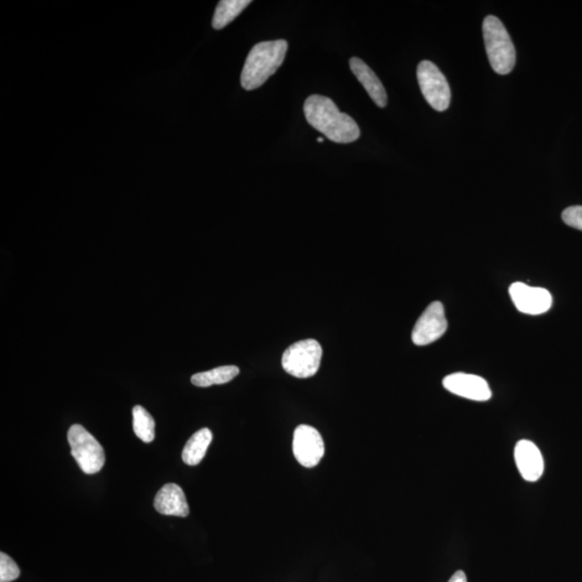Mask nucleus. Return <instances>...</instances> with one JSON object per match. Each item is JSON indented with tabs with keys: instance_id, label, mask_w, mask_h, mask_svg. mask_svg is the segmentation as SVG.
I'll return each mask as SVG.
<instances>
[{
	"instance_id": "obj_1",
	"label": "nucleus",
	"mask_w": 582,
	"mask_h": 582,
	"mask_svg": "<svg viewBox=\"0 0 582 582\" xmlns=\"http://www.w3.org/2000/svg\"><path fill=\"white\" fill-rule=\"evenodd\" d=\"M303 109L306 121L331 142L350 144L361 137V129L354 119L340 112L330 98L312 96L306 98Z\"/></svg>"
},
{
	"instance_id": "obj_2",
	"label": "nucleus",
	"mask_w": 582,
	"mask_h": 582,
	"mask_svg": "<svg viewBox=\"0 0 582 582\" xmlns=\"http://www.w3.org/2000/svg\"><path fill=\"white\" fill-rule=\"evenodd\" d=\"M288 43L286 40L263 41L249 52L241 75L244 89L252 91L264 85L282 66Z\"/></svg>"
},
{
	"instance_id": "obj_3",
	"label": "nucleus",
	"mask_w": 582,
	"mask_h": 582,
	"mask_svg": "<svg viewBox=\"0 0 582 582\" xmlns=\"http://www.w3.org/2000/svg\"><path fill=\"white\" fill-rule=\"evenodd\" d=\"M482 29L492 69L500 75L511 74L516 65L517 54L505 25L495 15H487Z\"/></svg>"
},
{
	"instance_id": "obj_4",
	"label": "nucleus",
	"mask_w": 582,
	"mask_h": 582,
	"mask_svg": "<svg viewBox=\"0 0 582 582\" xmlns=\"http://www.w3.org/2000/svg\"><path fill=\"white\" fill-rule=\"evenodd\" d=\"M71 453L87 475H95L105 465V452L103 446L79 424L72 425L67 434Z\"/></svg>"
},
{
	"instance_id": "obj_5",
	"label": "nucleus",
	"mask_w": 582,
	"mask_h": 582,
	"mask_svg": "<svg viewBox=\"0 0 582 582\" xmlns=\"http://www.w3.org/2000/svg\"><path fill=\"white\" fill-rule=\"evenodd\" d=\"M323 348L313 339L294 343L284 352L282 366L284 370L298 378H308L319 371Z\"/></svg>"
},
{
	"instance_id": "obj_6",
	"label": "nucleus",
	"mask_w": 582,
	"mask_h": 582,
	"mask_svg": "<svg viewBox=\"0 0 582 582\" xmlns=\"http://www.w3.org/2000/svg\"><path fill=\"white\" fill-rule=\"evenodd\" d=\"M418 80L425 100L435 111L445 112L450 107V86L438 67L429 61L420 62L418 66Z\"/></svg>"
},
{
	"instance_id": "obj_7",
	"label": "nucleus",
	"mask_w": 582,
	"mask_h": 582,
	"mask_svg": "<svg viewBox=\"0 0 582 582\" xmlns=\"http://www.w3.org/2000/svg\"><path fill=\"white\" fill-rule=\"evenodd\" d=\"M293 451L295 460L306 469L320 464L325 454V444L320 431L309 425H300L295 430Z\"/></svg>"
},
{
	"instance_id": "obj_8",
	"label": "nucleus",
	"mask_w": 582,
	"mask_h": 582,
	"mask_svg": "<svg viewBox=\"0 0 582 582\" xmlns=\"http://www.w3.org/2000/svg\"><path fill=\"white\" fill-rule=\"evenodd\" d=\"M446 329H448V320L445 319L444 305L439 301H436L420 316L412 331V341L415 345H428L440 339Z\"/></svg>"
},
{
	"instance_id": "obj_9",
	"label": "nucleus",
	"mask_w": 582,
	"mask_h": 582,
	"mask_svg": "<svg viewBox=\"0 0 582 582\" xmlns=\"http://www.w3.org/2000/svg\"><path fill=\"white\" fill-rule=\"evenodd\" d=\"M509 294L516 308L522 313L539 315L548 312L553 306V295L547 289L531 287L523 283H513Z\"/></svg>"
},
{
	"instance_id": "obj_10",
	"label": "nucleus",
	"mask_w": 582,
	"mask_h": 582,
	"mask_svg": "<svg viewBox=\"0 0 582 582\" xmlns=\"http://www.w3.org/2000/svg\"><path fill=\"white\" fill-rule=\"evenodd\" d=\"M446 391L475 402H487L492 397L490 387L485 378L475 374L453 373L444 378Z\"/></svg>"
},
{
	"instance_id": "obj_11",
	"label": "nucleus",
	"mask_w": 582,
	"mask_h": 582,
	"mask_svg": "<svg viewBox=\"0 0 582 582\" xmlns=\"http://www.w3.org/2000/svg\"><path fill=\"white\" fill-rule=\"evenodd\" d=\"M514 460L524 480L535 482L544 474L545 462L542 453L532 441L521 440L514 448Z\"/></svg>"
},
{
	"instance_id": "obj_12",
	"label": "nucleus",
	"mask_w": 582,
	"mask_h": 582,
	"mask_svg": "<svg viewBox=\"0 0 582 582\" xmlns=\"http://www.w3.org/2000/svg\"><path fill=\"white\" fill-rule=\"evenodd\" d=\"M155 511L164 516L186 518L189 514V506L183 488L175 483H168L154 497Z\"/></svg>"
},
{
	"instance_id": "obj_13",
	"label": "nucleus",
	"mask_w": 582,
	"mask_h": 582,
	"mask_svg": "<svg viewBox=\"0 0 582 582\" xmlns=\"http://www.w3.org/2000/svg\"><path fill=\"white\" fill-rule=\"evenodd\" d=\"M350 67L353 74L355 75L358 81H360L371 100L376 103L380 108L387 105V95L386 87H383L382 82L378 79V76L369 67L365 62L358 57H352L350 60Z\"/></svg>"
},
{
	"instance_id": "obj_14",
	"label": "nucleus",
	"mask_w": 582,
	"mask_h": 582,
	"mask_svg": "<svg viewBox=\"0 0 582 582\" xmlns=\"http://www.w3.org/2000/svg\"><path fill=\"white\" fill-rule=\"evenodd\" d=\"M212 441V434L209 428L197 430L191 436L188 443L186 444L181 454L186 465L196 466L204 459L207 449Z\"/></svg>"
},
{
	"instance_id": "obj_15",
	"label": "nucleus",
	"mask_w": 582,
	"mask_h": 582,
	"mask_svg": "<svg viewBox=\"0 0 582 582\" xmlns=\"http://www.w3.org/2000/svg\"><path fill=\"white\" fill-rule=\"evenodd\" d=\"M240 373L237 366H222L212 369V370L195 374L191 378V383L197 387H210L212 386H221L233 380Z\"/></svg>"
},
{
	"instance_id": "obj_16",
	"label": "nucleus",
	"mask_w": 582,
	"mask_h": 582,
	"mask_svg": "<svg viewBox=\"0 0 582 582\" xmlns=\"http://www.w3.org/2000/svg\"><path fill=\"white\" fill-rule=\"evenodd\" d=\"M251 4V0H221L218 4L214 18H212V28L215 29L226 28Z\"/></svg>"
},
{
	"instance_id": "obj_17",
	"label": "nucleus",
	"mask_w": 582,
	"mask_h": 582,
	"mask_svg": "<svg viewBox=\"0 0 582 582\" xmlns=\"http://www.w3.org/2000/svg\"><path fill=\"white\" fill-rule=\"evenodd\" d=\"M155 423L147 410L142 405H135L133 408V429L135 435L145 444L153 443L155 436Z\"/></svg>"
},
{
	"instance_id": "obj_18",
	"label": "nucleus",
	"mask_w": 582,
	"mask_h": 582,
	"mask_svg": "<svg viewBox=\"0 0 582 582\" xmlns=\"http://www.w3.org/2000/svg\"><path fill=\"white\" fill-rule=\"evenodd\" d=\"M19 566L8 554L0 553V582H12L19 578Z\"/></svg>"
},
{
	"instance_id": "obj_19",
	"label": "nucleus",
	"mask_w": 582,
	"mask_h": 582,
	"mask_svg": "<svg viewBox=\"0 0 582 582\" xmlns=\"http://www.w3.org/2000/svg\"><path fill=\"white\" fill-rule=\"evenodd\" d=\"M562 220L566 225L582 231V206H570L562 212Z\"/></svg>"
},
{
	"instance_id": "obj_20",
	"label": "nucleus",
	"mask_w": 582,
	"mask_h": 582,
	"mask_svg": "<svg viewBox=\"0 0 582 582\" xmlns=\"http://www.w3.org/2000/svg\"><path fill=\"white\" fill-rule=\"evenodd\" d=\"M449 582H467L466 574L462 570H457L456 573L451 577Z\"/></svg>"
},
{
	"instance_id": "obj_21",
	"label": "nucleus",
	"mask_w": 582,
	"mask_h": 582,
	"mask_svg": "<svg viewBox=\"0 0 582 582\" xmlns=\"http://www.w3.org/2000/svg\"><path fill=\"white\" fill-rule=\"evenodd\" d=\"M317 140H319V143H323L324 142V139L321 138V137H319V139H317Z\"/></svg>"
}]
</instances>
